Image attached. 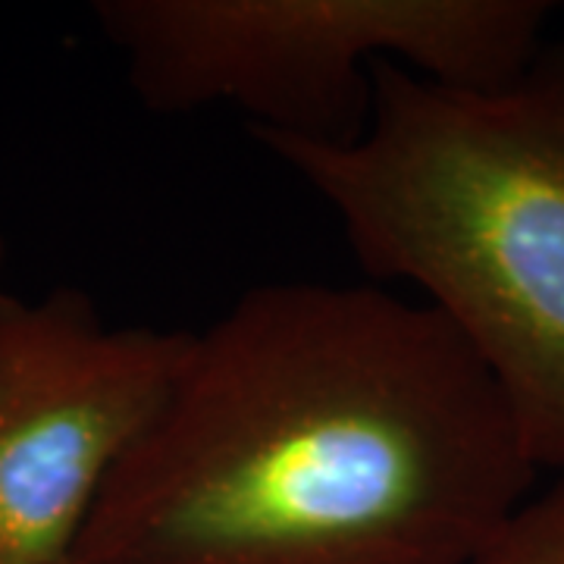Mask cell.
Here are the masks:
<instances>
[{
	"label": "cell",
	"mask_w": 564,
	"mask_h": 564,
	"mask_svg": "<svg viewBox=\"0 0 564 564\" xmlns=\"http://www.w3.org/2000/svg\"><path fill=\"white\" fill-rule=\"evenodd\" d=\"M254 139L333 210L367 276L421 289L462 333L536 474H564V41L496 88L380 63L358 139Z\"/></svg>",
	"instance_id": "obj_2"
},
{
	"label": "cell",
	"mask_w": 564,
	"mask_h": 564,
	"mask_svg": "<svg viewBox=\"0 0 564 564\" xmlns=\"http://www.w3.org/2000/svg\"><path fill=\"white\" fill-rule=\"evenodd\" d=\"M66 564H76V562H66Z\"/></svg>",
	"instance_id": "obj_7"
},
{
	"label": "cell",
	"mask_w": 564,
	"mask_h": 564,
	"mask_svg": "<svg viewBox=\"0 0 564 564\" xmlns=\"http://www.w3.org/2000/svg\"><path fill=\"white\" fill-rule=\"evenodd\" d=\"M536 467L436 307L364 282L242 292L104 486L76 564H470Z\"/></svg>",
	"instance_id": "obj_1"
},
{
	"label": "cell",
	"mask_w": 564,
	"mask_h": 564,
	"mask_svg": "<svg viewBox=\"0 0 564 564\" xmlns=\"http://www.w3.org/2000/svg\"><path fill=\"white\" fill-rule=\"evenodd\" d=\"M0 263H3V245H0Z\"/></svg>",
	"instance_id": "obj_6"
},
{
	"label": "cell",
	"mask_w": 564,
	"mask_h": 564,
	"mask_svg": "<svg viewBox=\"0 0 564 564\" xmlns=\"http://www.w3.org/2000/svg\"><path fill=\"white\" fill-rule=\"evenodd\" d=\"M470 564H564V474L527 496Z\"/></svg>",
	"instance_id": "obj_5"
},
{
	"label": "cell",
	"mask_w": 564,
	"mask_h": 564,
	"mask_svg": "<svg viewBox=\"0 0 564 564\" xmlns=\"http://www.w3.org/2000/svg\"><path fill=\"white\" fill-rule=\"evenodd\" d=\"M188 345V329L110 326L82 289L39 302L0 289V564L73 558Z\"/></svg>",
	"instance_id": "obj_4"
},
{
	"label": "cell",
	"mask_w": 564,
	"mask_h": 564,
	"mask_svg": "<svg viewBox=\"0 0 564 564\" xmlns=\"http://www.w3.org/2000/svg\"><path fill=\"white\" fill-rule=\"evenodd\" d=\"M545 0H98L135 101L161 117L239 107L251 135L345 144L373 69L496 88L540 54Z\"/></svg>",
	"instance_id": "obj_3"
}]
</instances>
